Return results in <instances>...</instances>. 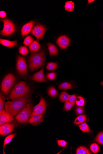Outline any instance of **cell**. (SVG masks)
<instances>
[{"label": "cell", "instance_id": "6da1fadb", "mask_svg": "<svg viewBox=\"0 0 103 154\" xmlns=\"http://www.w3.org/2000/svg\"><path fill=\"white\" fill-rule=\"evenodd\" d=\"M45 54L44 50L38 53L31 52L28 59L29 68L31 72L42 68L45 64Z\"/></svg>", "mask_w": 103, "mask_h": 154}, {"label": "cell", "instance_id": "7a4b0ae2", "mask_svg": "<svg viewBox=\"0 0 103 154\" xmlns=\"http://www.w3.org/2000/svg\"><path fill=\"white\" fill-rule=\"evenodd\" d=\"M29 101L28 95L21 99L14 101H8L5 104V109L13 115H15L26 106Z\"/></svg>", "mask_w": 103, "mask_h": 154}, {"label": "cell", "instance_id": "3957f363", "mask_svg": "<svg viewBox=\"0 0 103 154\" xmlns=\"http://www.w3.org/2000/svg\"><path fill=\"white\" fill-rule=\"evenodd\" d=\"M30 89L25 82H19L15 85L9 94V98L14 101L23 98L29 95Z\"/></svg>", "mask_w": 103, "mask_h": 154}, {"label": "cell", "instance_id": "277c9868", "mask_svg": "<svg viewBox=\"0 0 103 154\" xmlns=\"http://www.w3.org/2000/svg\"><path fill=\"white\" fill-rule=\"evenodd\" d=\"M15 76L12 73L7 75L3 80L1 85V90L4 95L8 94L15 82Z\"/></svg>", "mask_w": 103, "mask_h": 154}, {"label": "cell", "instance_id": "5b68a950", "mask_svg": "<svg viewBox=\"0 0 103 154\" xmlns=\"http://www.w3.org/2000/svg\"><path fill=\"white\" fill-rule=\"evenodd\" d=\"M33 108L31 103L28 104L15 117L16 120L21 123H29Z\"/></svg>", "mask_w": 103, "mask_h": 154}, {"label": "cell", "instance_id": "8992f818", "mask_svg": "<svg viewBox=\"0 0 103 154\" xmlns=\"http://www.w3.org/2000/svg\"><path fill=\"white\" fill-rule=\"evenodd\" d=\"M3 23V28L1 31V34L4 36H8L13 34L16 30L13 22L10 19H1Z\"/></svg>", "mask_w": 103, "mask_h": 154}, {"label": "cell", "instance_id": "52a82bcc", "mask_svg": "<svg viewBox=\"0 0 103 154\" xmlns=\"http://www.w3.org/2000/svg\"><path fill=\"white\" fill-rule=\"evenodd\" d=\"M17 70L21 76H26L28 74L27 65L25 57L22 56H18L16 64Z\"/></svg>", "mask_w": 103, "mask_h": 154}, {"label": "cell", "instance_id": "ba28073f", "mask_svg": "<svg viewBox=\"0 0 103 154\" xmlns=\"http://www.w3.org/2000/svg\"><path fill=\"white\" fill-rule=\"evenodd\" d=\"M47 29L43 25L35 24L31 32V34L34 35L38 40L43 38L45 33Z\"/></svg>", "mask_w": 103, "mask_h": 154}, {"label": "cell", "instance_id": "9c48e42d", "mask_svg": "<svg viewBox=\"0 0 103 154\" xmlns=\"http://www.w3.org/2000/svg\"><path fill=\"white\" fill-rule=\"evenodd\" d=\"M46 107L45 101L43 97H41L39 103L33 108L31 117L36 115H43L45 111Z\"/></svg>", "mask_w": 103, "mask_h": 154}, {"label": "cell", "instance_id": "30bf717a", "mask_svg": "<svg viewBox=\"0 0 103 154\" xmlns=\"http://www.w3.org/2000/svg\"><path fill=\"white\" fill-rule=\"evenodd\" d=\"M14 120L13 115L6 109H3L0 113V125L8 124Z\"/></svg>", "mask_w": 103, "mask_h": 154}, {"label": "cell", "instance_id": "8fae6325", "mask_svg": "<svg viewBox=\"0 0 103 154\" xmlns=\"http://www.w3.org/2000/svg\"><path fill=\"white\" fill-rule=\"evenodd\" d=\"M56 43L62 49H65L68 48L70 44L69 38L66 36H61L56 41Z\"/></svg>", "mask_w": 103, "mask_h": 154}, {"label": "cell", "instance_id": "7c38bea8", "mask_svg": "<svg viewBox=\"0 0 103 154\" xmlns=\"http://www.w3.org/2000/svg\"><path fill=\"white\" fill-rule=\"evenodd\" d=\"M14 128V125L9 123L1 126L0 127V135L6 136L10 134L13 132Z\"/></svg>", "mask_w": 103, "mask_h": 154}, {"label": "cell", "instance_id": "4fadbf2b", "mask_svg": "<svg viewBox=\"0 0 103 154\" xmlns=\"http://www.w3.org/2000/svg\"><path fill=\"white\" fill-rule=\"evenodd\" d=\"M44 66H43L42 69L35 73L31 78V79L38 83H46L47 81L44 74Z\"/></svg>", "mask_w": 103, "mask_h": 154}, {"label": "cell", "instance_id": "5bb4252c", "mask_svg": "<svg viewBox=\"0 0 103 154\" xmlns=\"http://www.w3.org/2000/svg\"><path fill=\"white\" fill-rule=\"evenodd\" d=\"M35 23V21H32L23 26L21 30V34L22 37L25 36L31 32Z\"/></svg>", "mask_w": 103, "mask_h": 154}, {"label": "cell", "instance_id": "9a60e30c", "mask_svg": "<svg viewBox=\"0 0 103 154\" xmlns=\"http://www.w3.org/2000/svg\"><path fill=\"white\" fill-rule=\"evenodd\" d=\"M44 119L43 115H36L31 117L29 123L33 126H37L42 122Z\"/></svg>", "mask_w": 103, "mask_h": 154}, {"label": "cell", "instance_id": "2e32d148", "mask_svg": "<svg viewBox=\"0 0 103 154\" xmlns=\"http://www.w3.org/2000/svg\"><path fill=\"white\" fill-rule=\"evenodd\" d=\"M29 48L31 52H36L40 50V45L37 41L35 40L29 46Z\"/></svg>", "mask_w": 103, "mask_h": 154}, {"label": "cell", "instance_id": "e0dca14e", "mask_svg": "<svg viewBox=\"0 0 103 154\" xmlns=\"http://www.w3.org/2000/svg\"><path fill=\"white\" fill-rule=\"evenodd\" d=\"M0 43L3 45L8 47L12 48L14 47L17 44V41L15 40L13 41L9 40L3 39L1 38Z\"/></svg>", "mask_w": 103, "mask_h": 154}, {"label": "cell", "instance_id": "ac0fdd59", "mask_svg": "<svg viewBox=\"0 0 103 154\" xmlns=\"http://www.w3.org/2000/svg\"><path fill=\"white\" fill-rule=\"evenodd\" d=\"M47 45L50 55L55 56L58 54L59 53L58 50L54 45L51 43H49L47 44Z\"/></svg>", "mask_w": 103, "mask_h": 154}, {"label": "cell", "instance_id": "d6986e66", "mask_svg": "<svg viewBox=\"0 0 103 154\" xmlns=\"http://www.w3.org/2000/svg\"><path fill=\"white\" fill-rule=\"evenodd\" d=\"M86 121V117L85 115H80L77 117L74 121V124L76 125H79L85 122Z\"/></svg>", "mask_w": 103, "mask_h": 154}, {"label": "cell", "instance_id": "ffe728a7", "mask_svg": "<svg viewBox=\"0 0 103 154\" xmlns=\"http://www.w3.org/2000/svg\"><path fill=\"white\" fill-rule=\"evenodd\" d=\"M16 133H13L7 136L4 140L3 145V154H6L5 152V148L6 145L11 142L13 138L17 135Z\"/></svg>", "mask_w": 103, "mask_h": 154}, {"label": "cell", "instance_id": "44dd1931", "mask_svg": "<svg viewBox=\"0 0 103 154\" xmlns=\"http://www.w3.org/2000/svg\"><path fill=\"white\" fill-rule=\"evenodd\" d=\"M70 95L66 92L63 91L61 93L59 96V99L61 102H65L69 100Z\"/></svg>", "mask_w": 103, "mask_h": 154}, {"label": "cell", "instance_id": "7402d4cb", "mask_svg": "<svg viewBox=\"0 0 103 154\" xmlns=\"http://www.w3.org/2000/svg\"><path fill=\"white\" fill-rule=\"evenodd\" d=\"M91 153L86 148L81 146L77 149L76 154H90Z\"/></svg>", "mask_w": 103, "mask_h": 154}, {"label": "cell", "instance_id": "603a6c76", "mask_svg": "<svg viewBox=\"0 0 103 154\" xmlns=\"http://www.w3.org/2000/svg\"><path fill=\"white\" fill-rule=\"evenodd\" d=\"M74 3L72 1H68L65 3V10L66 11L72 12L74 10Z\"/></svg>", "mask_w": 103, "mask_h": 154}, {"label": "cell", "instance_id": "cb8c5ba5", "mask_svg": "<svg viewBox=\"0 0 103 154\" xmlns=\"http://www.w3.org/2000/svg\"><path fill=\"white\" fill-rule=\"evenodd\" d=\"M59 88L61 90H66L72 89L73 86L68 82H64L60 85Z\"/></svg>", "mask_w": 103, "mask_h": 154}, {"label": "cell", "instance_id": "d4e9b609", "mask_svg": "<svg viewBox=\"0 0 103 154\" xmlns=\"http://www.w3.org/2000/svg\"><path fill=\"white\" fill-rule=\"evenodd\" d=\"M80 130L85 133H90L91 132L89 126L86 122H84L79 126Z\"/></svg>", "mask_w": 103, "mask_h": 154}, {"label": "cell", "instance_id": "484cf974", "mask_svg": "<svg viewBox=\"0 0 103 154\" xmlns=\"http://www.w3.org/2000/svg\"><path fill=\"white\" fill-rule=\"evenodd\" d=\"M58 66V65L56 63L50 62L46 66V69L48 71H52L57 69Z\"/></svg>", "mask_w": 103, "mask_h": 154}, {"label": "cell", "instance_id": "4316f807", "mask_svg": "<svg viewBox=\"0 0 103 154\" xmlns=\"http://www.w3.org/2000/svg\"><path fill=\"white\" fill-rule=\"evenodd\" d=\"M48 94L49 96L52 97H55L57 96L58 91L54 87H51L48 90Z\"/></svg>", "mask_w": 103, "mask_h": 154}, {"label": "cell", "instance_id": "83f0119b", "mask_svg": "<svg viewBox=\"0 0 103 154\" xmlns=\"http://www.w3.org/2000/svg\"><path fill=\"white\" fill-rule=\"evenodd\" d=\"M76 104L78 106H84L85 104V101L83 97L81 96L77 97Z\"/></svg>", "mask_w": 103, "mask_h": 154}, {"label": "cell", "instance_id": "f1b7e54d", "mask_svg": "<svg viewBox=\"0 0 103 154\" xmlns=\"http://www.w3.org/2000/svg\"><path fill=\"white\" fill-rule=\"evenodd\" d=\"M19 53L23 55H26L29 53V51L26 46H21L19 48Z\"/></svg>", "mask_w": 103, "mask_h": 154}, {"label": "cell", "instance_id": "f546056e", "mask_svg": "<svg viewBox=\"0 0 103 154\" xmlns=\"http://www.w3.org/2000/svg\"><path fill=\"white\" fill-rule=\"evenodd\" d=\"M90 149L92 152L94 153H96L98 152L100 150L99 145L95 143H93L91 144L90 146Z\"/></svg>", "mask_w": 103, "mask_h": 154}, {"label": "cell", "instance_id": "4dcf8cb0", "mask_svg": "<svg viewBox=\"0 0 103 154\" xmlns=\"http://www.w3.org/2000/svg\"><path fill=\"white\" fill-rule=\"evenodd\" d=\"M33 38L31 36H28L25 39L23 42V44L25 46H29L33 41Z\"/></svg>", "mask_w": 103, "mask_h": 154}, {"label": "cell", "instance_id": "1f68e13d", "mask_svg": "<svg viewBox=\"0 0 103 154\" xmlns=\"http://www.w3.org/2000/svg\"><path fill=\"white\" fill-rule=\"evenodd\" d=\"M5 100H6V98H5V97L1 93V96H0V113L3 110Z\"/></svg>", "mask_w": 103, "mask_h": 154}, {"label": "cell", "instance_id": "d6a6232c", "mask_svg": "<svg viewBox=\"0 0 103 154\" xmlns=\"http://www.w3.org/2000/svg\"><path fill=\"white\" fill-rule=\"evenodd\" d=\"M85 108L84 106H77L75 108V112L76 114L80 115L83 114L84 112Z\"/></svg>", "mask_w": 103, "mask_h": 154}, {"label": "cell", "instance_id": "836d02e7", "mask_svg": "<svg viewBox=\"0 0 103 154\" xmlns=\"http://www.w3.org/2000/svg\"><path fill=\"white\" fill-rule=\"evenodd\" d=\"M95 140L100 144L103 145V132H100L99 133L96 137Z\"/></svg>", "mask_w": 103, "mask_h": 154}, {"label": "cell", "instance_id": "e575fe53", "mask_svg": "<svg viewBox=\"0 0 103 154\" xmlns=\"http://www.w3.org/2000/svg\"><path fill=\"white\" fill-rule=\"evenodd\" d=\"M74 105L69 101H67L65 102L64 106V110L65 111H69L71 110Z\"/></svg>", "mask_w": 103, "mask_h": 154}, {"label": "cell", "instance_id": "d590c367", "mask_svg": "<svg viewBox=\"0 0 103 154\" xmlns=\"http://www.w3.org/2000/svg\"><path fill=\"white\" fill-rule=\"evenodd\" d=\"M47 78L50 80H54L56 78V75L55 72L49 73L46 75Z\"/></svg>", "mask_w": 103, "mask_h": 154}, {"label": "cell", "instance_id": "8d00e7d4", "mask_svg": "<svg viewBox=\"0 0 103 154\" xmlns=\"http://www.w3.org/2000/svg\"><path fill=\"white\" fill-rule=\"evenodd\" d=\"M76 98L77 97L75 95H71L68 101L74 106L76 103Z\"/></svg>", "mask_w": 103, "mask_h": 154}, {"label": "cell", "instance_id": "74e56055", "mask_svg": "<svg viewBox=\"0 0 103 154\" xmlns=\"http://www.w3.org/2000/svg\"><path fill=\"white\" fill-rule=\"evenodd\" d=\"M57 141L58 145L60 146L64 147L68 145V142L65 140H57Z\"/></svg>", "mask_w": 103, "mask_h": 154}, {"label": "cell", "instance_id": "f35d334b", "mask_svg": "<svg viewBox=\"0 0 103 154\" xmlns=\"http://www.w3.org/2000/svg\"><path fill=\"white\" fill-rule=\"evenodd\" d=\"M6 12L3 11H1L0 12V17L2 18H4L6 17Z\"/></svg>", "mask_w": 103, "mask_h": 154}, {"label": "cell", "instance_id": "ab89813d", "mask_svg": "<svg viewBox=\"0 0 103 154\" xmlns=\"http://www.w3.org/2000/svg\"><path fill=\"white\" fill-rule=\"evenodd\" d=\"M90 1V0H89V1H88V4H90V3L92 2H93V1Z\"/></svg>", "mask_w": 103, "mask_h": 154}, {"label": "cell", "instance_id": "60d3db41", "mask_svg": "<svg viewBox=\"0 0 103 154\" xmlns=\"http://www.w3.org/2000/svg\"><path fill=\"white\" fill-rule=\"evenodd\" d=\"M103 84V81H102V82L101 83V84H102V85Z\"/></svg>", "mask_w": 103, "mask_h": 154}, {"label": "cell", "instance_id": "b9f144b4", "mask_svg": "<svg viewBox=\"0 0 103 154\" xmlns=\"http://www.w3.org/2000/svg\"><path fill=\"white\" fill-rule=\"evenodd\" d=\"M102 85H103V84Z\"/></svg>", "mask_w": 103, "mask_h": 154}]
</instances>
